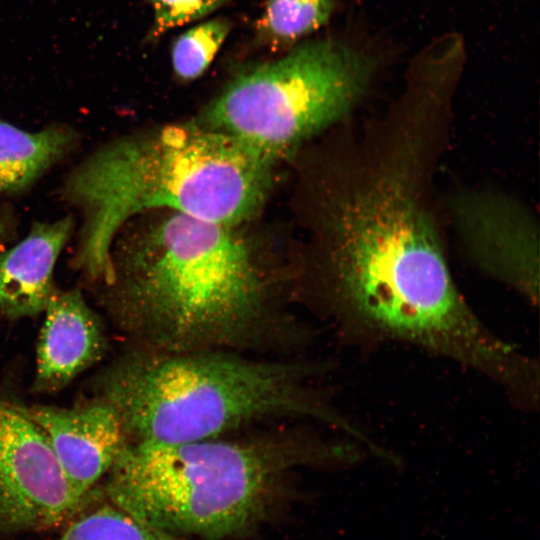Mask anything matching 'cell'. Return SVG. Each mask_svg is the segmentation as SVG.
<instances>
[{
    "label": "cell",
    "instance_id": "obj_1",
    "mask_svg": "<svg viewBox=\"0 0 540 540\" xmlns=\"http://www.w3.org/2000/svg\"><path fill=\"white\" fill-rule=\"evenodd\" d=\"M412 152L337 201L330 220L331 268L341 307L380 337L416 344L497 380L518 352L469 309L423 209Z\"/></svg>",
    "mask_w": 540,
    "mask_h": 540
},
{
    "label": "cell",
    "instance_id": "obj_2",
    "mask_svg": "<svg viewBox=\"0 0 540 540\" xmlns=\"http://www.w3.org/2000/svg\"><path fill=\"white\" fill-rule=\"evenodd\" d=\"M128 221L111 246L103 306L136 344L168 351L243 352L290 331L239 227L153 211Z\"/></svg>",
    "mask_w": 540,
    "mask_h": 540
},
{
    "label": "cell",
    "instance_id": "obj_3",
    "mask_svg": "<svg viewBox=\"0 0 540 540\" xmlns=\"http://www.w3.org/2000/svg\"><path fill=\"white\" fill-rule=\"evenodd\" d=\"M274 166L198 120L109 140L79 161L60 186L61 200L80 216L71 267L89 281L108 278L115 236L148 212L239 227L263 206Z\"/></svg>",
    "mask_w": 540,
    "mask_h": 540
},
{
    "label": "cell",
    "instance_id": "obj_4",
    "mask_svg": "<svg viewBox=\"0 0 540 540\" xmlns=\"http://www.w3.org/2000/svg\"><path fill=\"white\" fill-rule=\"evenodd\" d=\"M314 368L233 350L135 344L100 376L97 396L116 409L129 442H193L254 424L300 420L362 438L315 387Z\"/></svg>",
    "mask_w": 540,
    "mask_h": 540
},
{
    "label": "cell",
    "instance_id": "obj_5",
    "mask_svg": "<svg viewBox=\"0 0 540 540\" xmlns=\"http://www.w3.org/2000/svg\"><path fill=\"white\" fill-rule=\"evenodd\" d=\"M349 453L347 445L296 430L173 444L126 441L99 492L167 532L222 540L267 518L293 472L345 463Z\"/></svg>",
    "mask_w": 540,
    "mask_h": 540
},
{
    "label": "cell",
    "instance_id": "obj_6",
    "mask_svg": "<svg viewBox=\"0 0 540 540\" xmlns=\"http://www.w3.org/2000/svg\"><path fill=\"white\" fill-rule=\"evenodd\" d=\"M376 67L374 55L347 42L296 43L282 57L236 72L198 121L276 164L345 116Z\"/></svg>",
    "mask_w": 540,
    "mask_h": 540
},
{
    "label": "cell",
    "instance_id": "obj_7",
    "mask_svg": "<svg viewBox=\"0 0 540 540\" xmlns=\"http://www.w3.org/2000/svg\"><path fill=\"white\" fill-rule=\"evenodd\" d=\"M86 500L72 490L26 406L0 397V532L56 527Z\"/></svg>",
    "mask_w": 540,
    "mask_h": 540
},
{
    "label": "cell",
    "instance_id": "obj_8",
    "mask_svg": "<svg viewBox=\"0 0 540 540\" xmlns=\"http://www.w3.org/2000/svg\"><path fill=\"white\" fill-rule=\"evenodd\" d=\"M455 219L473 260L531 300L539 287V232L517 202L492 194L458 200Z\"/></svg>",
    "mask_w": 540,
    "mask_h": 540
},
{
    "label": "cell",
    "instance_id": "obj_9",
    "mask_svg": "<svg viewBox=\"0 0 540 540\" xmlns=\"http://www.w3.org/2000/svg\"><path fill=\"white\" fill-rule=\"evenodd\" d=\"M26 410L46 435L74 493L86 499L127 441L116 409L97 396L71 408L34 405Z\"/></svg>",
    "mask_w": 540,
    "mask_h": 540
},
{
    "label": "cell",
    "instance_id": "obj_10",
    "mask_svg": "<svg viewBox=\"0 0 540 540\" xmlns=\"http://www.w3.org/2000/svg\"><path fill=\"white\" fill-rule=\"evenodd\" d=\"M36 351L33 389L56 392L98 362L107 339L80 289L55 290L45 310Z\"/></svg>",
    "mask_w": 540,
    "mask_h": 540
},
{
    "label": "cell",
    "instance_id": "obj_11",
    "mask_svg": "<svg viewBox=\"0 0 540 540\" xmlns=\"http://www.w3.org/2000/svg\"><path fill=\"white\" fill-rule=\"evenodd\" d=\"M72 216L34 221L28 234L0 253V315L10 320L44 312L56 288L54 269L75 227Z\"/></svg>",
    "mask_w": 540,
    "mask_h": 540
},
{
    "label": "cell",
    "instance_id": "obj_12",
    "mask_svg": "<svg viewBox=\"0 0 540 540\" xmlns=\"http://www.w3.org/2000/svg\"><path fill=\"white\" fill-rule=\"evenodd\" d=\"M79 133L67 124L53 123L26 131L0 119V193L27 190L78 144Z\"/></svg>",
    "mask_w": 540,
    "mask_h": 540
},
{
    "label": "cell",
    "instance_id": "obj_13",
    "mask_svg": "<svg viewBox=\"0 0 540 540\" xmlns=\"http://www.w3.org/2000/svg\"><path fill=\"white\" fill-rule=\"evenodd\" d=\"M52 540H186L137 519L93 489L84 506Z\"/></svg>",
    "mask_w": 540,
    "mask_h": 540
},
{
    "label": "cell",
    "instance_id": "obj_14",
    "mask_svg": "<svg viewBox=\"0 0 540 540\" xmlns=\"http://www.w3.org/2000/svg\"><path fill=\"white\" fill-rule=\"evenodd\" d=\"M334 5V0H267L258 40L275 49L293 46L326 23Z\"/></svg>",
    "mask_w": 540,
    "mask_h": 540
},
{
    "label": "cell",
    "instance_id": "obj_15",
    "mask_svg": "<svg viewBox=\"0 0 540 540\" xmlns=\"http://www.w3.org/2000/svg\"><path fill=\"white\" fill-rule=\"evenodd\" d=\"M231 29L226 18H214L191 27L172 44L175 75L183 81L200 77L210 66Z\"/></svg>",
    "mask_w": 540,
    "mask_h": 540
},
{
    "label": "cell",
    "instance_id": "obj_16",
    "mask_svg": "<svg viewBox=\"0 0 540 540\" xmlns=\"http://www.w3.org/2000/svg\"><path fill=\"white\" fill-rule=\"evenodd\" d=\"M227 2L228 0H149L153 23L145 40L155 42L169 30L197 21Z\"/></svg>",
    "mask_w": 540,
    "mask_h": 540
},
{
    "label": "cell",
    "instance_id": "obj_17",
    "mask_svg": "<svg viewBox=\"0 0 540 540\" xmlns=\"http://www.w3.org/2000/svg\"><path fill=\"white\" fill-rule=\"evenodd\" d=\"M1 224H3V223H0V225H1ZM2 231H3V229H2V228H0V233H1Z\"/></svg>",
    "mask_w": 540,
    "mask_h": 540
}]
</instances>
